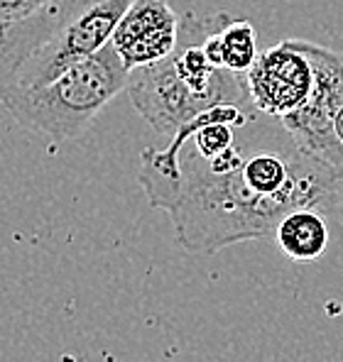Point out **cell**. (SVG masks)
Instances as JSON below:
<instances>
[{
	"instance_id": "9",
	"label": "cell",
	"mask_w": 343,
	"mask_h": 362,
	"mask_svg": "<svg viewBox=\"0 0 343 362\" xmlns=\"http://www.w3.org/2000/svg\"><path fill=\"white\" fill-rule=\"evenodd\" d=\"M45 3L47 0H0V23H18Z\"/></svg>"
},
{
	"instance_id": "7",
	"label": "cell",
	"mask_w": 343,
	"mask_h": 362,
	"mask_svg": "<svg viewBox=\"0 0 343 362\" xmlns=\"http://www.w3.org/2000/svg\"><path fill=\"white\" fill-rule=\"evenodd\" d=\"M272 240L292 262H314L329 247V226L319 209H297L280 218Z\"/></svg>"
},
{
	"instance_id": "2",
	"label": "cell",
	"mask_w": 343,
	"mask_h": 362,
	"mask_svg": "<svg viewBox=\"0 0 343 362\" xmlns=\"http://www.w3.org/2000/svg\"><path fill=\"white\" fill-rule=\"evenodd\" d=\"M128 74L130 69L108 42L42 86H0V103L28 130L55 142L74 140L128 86Z\"/></svg>"
},
{
	"instance_id": "6",
	"label": "cell",
	"mask_w": 343,
	"mask_h": 362,
	"mask_svg": "<svg viewBox=\"0 0 343 362\" xmlns=\"http://www.w3.org/2000/svg\"><path fill=\"white\" fill-rule=\"evenodd\" d=\"M179 20L167 0H133L116 25L111 45L128 69L159 62L176 47Z\"/></svg>"
},
{
	"instance_id": "5",
	"label": "cell",
	"mask_w": 343,
	"mask_h": 362,
	"mask_svg": "<svg viewBox=\"0 0 343 362\" xmlns=\"http://www.w3.org/2000/svg\"><path fill=\"white\" fill-rule=\"evenodd\" d=\"M125 90L142 120L164 137H172L194 115L213 105L186 86L184 78L176 74L172 57L130 69Z\"/></svg>"
},
{
	"instance_id": "1",
	"label": "cell",
	"mask_w": 343,
	"mask_h": 362,
	"mask_svg": "<svg viewBox=\"0 0 343 362\" xmlns=\"http://www.w3.org/2000/svg\"><path fill=\"white\" fill-rule=\"evenodd\" d=\"M133 0H47L0 23V86L35 88L103 49Z\"/></svg>"
},
{
	"instance_id": "8",
	"label": "cell",
	"mask_w": 343,
	"mask_h": 362,
	"mask_svg": "<svg viewBox=\"0 0 343 362\" xmlns=\"http://www.w3.org/2000/svg\"><path fill=\"white\" fill-rule=\"evenodd\" d=\"M218 47H221V62L230 71L248 74L257 59V35L250 20L230 18L218 32Z\"/></svg>"
},
{
	"instance_id": "4",
	"label": "cell",
	"mask_w": 343,
	"mask_h": 362,
	"mask_svg": "<svg viewBox=\"0 0 343 362\" xmlns=\"http://www.w3.org/2000/svg\"><path fill=\"white\" fill-rule=\"evenodd\" d=\"M245 81L260 113L282 120L302 108L314 88V66L302 40H285L257 54Z\"/></svg>"
},
{
	"instance_id": "3",
	"label": "cell",
	"mask_w": 343,
	"mask_h": 362,
	"mask_svg": "<svg viewBox=\"0 0 343 362\" xmlns=\"http://www.w3.org/2000/svg\"><path fill=\"white\" fill-rule=\"evenodd\" d=\"M302 47L314 66V88L302 108L282 118V125L343 181V142L334 130V115L343 105V54L304 40Z\"/></svg>"
}]
</instances>
